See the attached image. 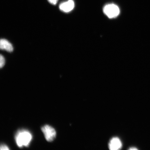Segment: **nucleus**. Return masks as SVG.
Segmentation results:
<instances>
[{"mask_svg": "<svg viewBox=\"0 0 150 150\" xmlns=\"http://www.w3.org/2000/svg\"><path fill=\"white\" fill-rule=\"evenodd\" d=\"M49 2L53 5H55L57 3L58 0H48Z\"/></svg>", "mask_w": 150, "mask_h": 150, "instance_id": "nucleus-9", "label": "nucleus"}, {"mask_svg": "<svg viewBox=\"0 0 150 150\" xmlns=\"http://www.w3.org/2000/svg\"><path fill=\"white\" fill-rule=\"evenodd\" d=\"M74 3L73 0H68L61 4L59 5V8L63 12L68 13L74 9Z\"/></svg>", "mask_w": 150, "mask_h": 150, "instance_id": "nucleus-4", "label": "nucleus"}, {"mask_svg": "<svg viewBox=\"0 0 150 150\" xmlns=\"http://www.w3.org/2000/svg\"><path fill=\"white\" fill-rule=\"evenodd\" d=\"M105 14L109 18H113L119 14L120 11L119 7L117 5L111 4L107 5L103 8Z\"/></svg>", "mask_w": 150, "mask_h": 150, "instance_id": "nucleus-2", "label": "nucleus"}, {"mask_svg": "<svg viewBox=\"0 0 150 150\" xmlns=\"http://www.w3.org/2000/svg\"><path fill=\"white\" fill-rule=\"evenodd\" d=\"M0 48L1 50H5L9 52H12L13 50L12 44L5 39H1L0 41Z\"/></svg>", "mask_w": 150, "mask_h": 150, "instance_id": "nucleus-6", "label": "nucleus"}, {"mask_svg": "<svg viewBox=\"0 0 150 150\" xmlns=\"http://www.w3.org/2000/svg\"><path fill=\"white\" fill-rule=\"evenodd\" d=\"M42 130L47 141L52 142L56 138L55 129L49 125H46L42 127Z\"/></svg>", "mask_w": 150, "mask_h": 150, "instance_id": "nucleus-3", "label": "nucleus"}, {"mask_svg": "<svg viewBox=\"0 0 150 150\" xmlns=\"http://www.w3.org/2000/svg\"><path fill=\"white\" fill-rule=\"evenodd\" d=\"M129 149L132 150H137L138 149H137V148H136L135 147H132V148H130V149Z\"/></svg>", "mask_w": 150, "mask_h": 150, "instance_id": "nucleus-10", "label": "nucleus"}, {"mask_svg": "<svg viewBox=\"0 0 150 150\" xmlns=\"http://www.w3.org/2000/svg\"><path fill=\"white\" fill-rule=\"evenodd\" d=\"M8 146H7L6 145H4V144H2L1 146V150H9Z\"/></svg>", "mask_w": 150, "mask_h": 150, "instance_id": "nucleus-8", "label": "nucleus"}, {"mask_svg": "<svg viewBox=\"0 0 150 150\" xmlns=\"http://www.w3.org/2000/svg\"><path fill=\"white\" fill-rule=\"evenodd\" d=\"M5 64V59L3 56L1 55L0 56V67L1 68L3 67Z\"/></svg>", "mask_w": 150, "mask_h": 150, "instance_id": "nucleus-7", "label": "nucleus"}, {"mask_svg": "<svg viewBox=\"0 0 150 150\" xmlns=\"http://www.w3.org/2000/svg\"><path fill=\"white\" fill-rule=\"evenodd\" d=\"M33 136L29 131L26 130L18 131L15 136V140L18 147H28L32 139Z\"/></svg>", "mask_w": 150, "mask_h": 150, "instance_id": "nucleus-1", "label": "nucleus"}, {"mask_svg": "<svg viewBox=\"0 0 150 150\" xmlns=\"http://www.w3.org/2000/svg\"><path fill=\"white\" fill-rule=\"evenodd\" d=\"M122 147V143L121 141L117 137L112 138L109 144V148L111 150H119Z\"/></svg>", "mask_w": 150, "mask_h": 150, "instance_id": "nucleus-5", "label": "nucleus"}]
</instances>
